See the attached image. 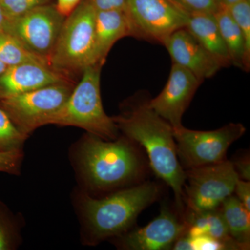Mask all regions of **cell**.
I'll list each match as a JSON object with an SVG mask.
<instances>
[{"mask_svg": "<svg viewBox=\"0 0 250 250\" xmlns=\"http://www.w3.org/2000/svg\"><path fill=\"white\" fill-rule=\"evenodd\" d=\"M7 65H5L4 62L0 61V76H1V75H2L3 73H4L5 70H6V69H7Z\"/></svg>", "mask_w": 250, "mask_h": 250, "instance_id": "34", "label": "cell"}, {"mask_svg": "<svg viewBox=\"0 0 250 250\" xmlns=\"http://www.w3.org/2000/svg\"><path fill=\"white\" fill-rule=\"evenodd\" d=\"M185 27L218 62L220 67H228L231 65L214 14H189Z\"/></svg>", "mask_w": 250, "mask_h": 250, "instance_id": "16", "label": "cell"}, {"mask_svg": "<svg viewBox=\"0 0 250 250\" xmlns=\"http://www.w3.org/2000/svg\"><path fill=\"white\" fill-rule=\"evenodd\" d=\"M184 202L195 212L217 209L233 194L238 177L232 161L225 159L212 165L186 170Z\"/></svg>", "mask_w": 250, "mask_h": 250, "instance_id": "8", "label": "cell"}, {"mask_svg": "<svg viewBox=\"0 0 250 250\" xmlns=\"http://www.w3.org/2000/svg\"><path fill=\"white\" fill-rule=\"evenodd\" d=\"M102 67L92 65L83 70L80 83L47 125L76 126L107 141L119 136L113 117L108 116L104 109L100 93Z\"/></svg>", "mask_w": 250, "mask_h": 250, "instance_id": "4", "label": "cell"}, {"mask_svg": "<svg viewBox=\"0 0 250 250\" xmlns=\"http://www.w3.org/2000/svg\"><path fill=\"white\" fill-rule=\"evenodd\" d=\"M126 12L131 36L161 44L186 27L189 15L171 0H127Z\"/></svg>", "mask_w": 250, "mask_h": 250, "instance_id": "9", "label": "cell"}, {"mask_svg": "<svg viewBox=\"0 0 250 250\" xmlns=\"http://www.w3.org/2000/svg\"><path fill=\"white\" fill-rule=\"evenodd\" d=\"M248 1H250V0H248Z\"/></svg>", "mask_w": 250, "mask_h": 250, "instance_id": "35", "label": "cell"}, {"mask_svg": "<svg viewBox=\"0 0 250 250\" xmlns=\"http://www.w3.org/2000/svg\"><path fill=\"white\" fill-rule=\"evenodd\" d=\"M23 160L24 152H0V172L20 175Z\"/></svg>", "mask_w": 250, "mask_h": 250, "instance_id": "26", "label": "cell"}, {"mask_svg": "<svg viewBox=\"0 0 250 250\" xmlns=\"http://www.w3.org/2000/svg\"><path fill=\"white\" fill-rule=\"evenodd\" d=\"M219 208L230 236L250 249V211L233 194L225 199Z\"/></svg>", "mask_w": 250, "mask_h": 250, "instance_id": "19", "label": "cell"}, {"mask_svg": "<svg viewBox=\"0 0 250 250\" xmlns=\"http://www.w3.org/2000/svg\"><path fill=\"white\" fill-rule=\"evenodd\" d=\"M190 239H191L192 250H229L228 247L223 242L207 234L190 238Z\"/></svg>", "mask_w": 250, "mask_h": 250, "instance_id": "27", "label": "cell"}, {"mask_svg": "<svg viewBox=\"0 0 250 250\" xmlns=\"http://www.w3.org/2000/svg\"><path fill=\"white\" fill-rule=\"evenodd\" d=\"M21 231L18 218L0 202V250L17 249L22 242Z\"/></svg>", "mask_w": 250, "mask_h": 250, "instance_id": "22", "label": "cell"}, {"mask_svg": "<svg viewBox=\"0 0 250 250\" xmlns=\"http://www.w3.org/2000/svg\"><path fill=\"white\" fill-rule=\"evenodd\" d=\"M95 35V64L103 67L117 41L126 36H131V26L126 11H96Z\"/></svg>", "mask_w": 250, "mask_h": 250, "instance_id": "15", "label": "cell"}, {"mask_svg": "<svg viewBox=\"0 0 250 250\" xmlns=\"http://www.w3.org/2000/svg\"><path fill=\"white\" fill-rule=\"evenodd\" d=\"M233 167L239 179L250 181V161L249 154L237 158L232 161Z\"/></svg>", "mask_w": 250, "mask_h": 250, "instance_id": "30", "label": "cell"}, {"mask_svg": "<svg viewBox=\"0 0 250 250\" xmlns=\"http://www.w3.org/2000/svg\"><path fill=\"white\" fill-rule=\"evenodd\" d=\"M187 229L183 215L164 205L160 214L146 226L130 229L110 241L120 250H172L175 241L187 232Z\"/></svg>", "mask_w": 250, "mask_h": 250, "instance_id": "11", "label": "cell"}, {"mask_svg": "<svg viewBox=\"0 0 250 250\" xmlns=\"http://www.w3.org/2000/svg\"><path fill=\"white\" fill-rule=\"evenodd\" d=\"M65 19L55 4H46L6 20L4 31L14 36L28 50L49 62Z\"/></svg>", "mask_w": 250, "mask_h": 250, "instance_id": "10", "label": "cell"}, {"mask_svg": "<svg viewBox=\"0 0 250 250\" xmlns=\"http://www.w3.org/2000/svg\"><path fill=\"white\" fill-rule=\"evenodd\" d=\"M226 9L241 29L247 47L250 51V1L240 0Z\"/></svg>", "mask_w": 250, "mask_h": 250, "instance_id": "23", "label": "cell"}, {"mask_svg": "<svg viewBox=\"0 0 250 250\" xmlns=\"http://www.w3.org/2000/svg\"><path fill=\"white\" fill-rule=\"evenodd\" d=\"M149 99L143 94L133 97L113 119L119 131L147 154L149 167L172 188L176 209L184 216L186 172L177 156L173 128L150 107Z\"/></svg>", "mask_w": 250, "mask_h": 250, "instance_id": "2", "label": "cell"}, {"mask_svg": "<svg viewBox=\"0 0 250 250\" xmlns=\"http://www.w3.org/2000/svg\"><path fill=\"white\" fill-rule=\"evenodd\" d=\"M187 14L209 13L215 14L218 9L216 0H171Z\"/></svg>", "mask_w": 250, "mask_h": 250, "instance_id": "25", "label": "cell"}, {"mask_svg": "<svg viewBox=\"0 0 250 250\" xmlns=\"http://www.w3.org/2000/svg\"><path fill=\"white\" fill-rule=\"evenodd\" d=\"M214 15L228 49L231 65L245 71H249L250 51L247 47L241 29L226 8H218Z\"/></svg>", "mask_w": 250, "mask_h": 250, "instance_id": "18", "label": "cell"}, {"mask_svg": "<svg viewBox=\"0 0 250 250\" xmlns=\"http://www.w3.org/2000/svg\"><path fill=\"white\" fill-rule=\"evenodd\" d=\"M64 82L70 79L48 65L27 62L8 67L0 76V100Z\"/></svg>", "mask_w": 250, "mask_h": 250, "instance_id": "14", "label": "cell"}, {"mask_svg": "<svg viewBox=\"0 0 250 250\" xmlns=\"http://www.w3.org/2000/svg\"><path fill=\"white\" fill-rule=\"evenodd\" d=\"M0 61L8 67L27 62L49 66L46 59L28 50L14 36L4 31L0 32Z\"/></svg>", "mask_w": 250, "mask_h": 250, "instance_id": "20", "label": "cell"}, {"mask_svg": "<svg viewBox=\"0 0 250 250\" xmlns=\"http://www.w3.org/2000/svg\"><path fill=\"white\" fill-rule=\"evenodd\" d=\"M203 81L184 67L172 63L168 80L156 98L149 99V104L173 129L182 125V117Z\"/></svg>", "mask_w": 250, "mask_h": 250, "instance_id": "12", "label": "cell"}, {"mask_svg": "<svg viewBox=\"0 0 250 250\" xmlns=\"http://www.w3.org/2000/svg\"><path fill=\"white\" fill-rule=\"evenodd\" d=\"M239 1L240 0H216V2L218 8H228Z\"/></svg>", "mask_w": 250, "mask_h": 250, "instance_id": "32", "label": "cell"}, {"mask_svg": "<svg viewBox=\"0 0 250 250\" xmlns=\"http://www.w3.org/2000/svg\"><path fill=\"white\" fill-rule=\"evenodd\" d=\"M184 219L188 224L187 233L190 238L207 234L223 242L229 250H249L230 236L219 208L204 212L188 209L184 213Z\"/></svg>", "mask_w": 250, "mask_h": 250, "instance_id": "17", "label": "cell"}, {"mask_svg": "<svg viewBox=\"0 0 250 250\" xmlns=\"http://www.w3.org/2000/svg\"><path fill=\"white\" fill-rule=\"evenodd\" d=\"M143 152L123 134L107 141L85 133L70 149L79 188L95 197L141 183L149 166Z\"/></svg>", "mask_w": 250, "mask_h": 250, "instance_id": "1", "label": "cell"}, {"mask_svg": "<svg viewBox=\"0 0 250 250\" xmlns=\"http://www.w3.org/2000/svg\"><path fill=\"white\" fill-rule=\"evenodd\" d=\"M83 0H57L55 6L59 14L66 18Z\"/></svg>", "mask_w": 250, "mask_h": 250, "instance_id": "31", "label": "cell"}, {"mask_svg": "<svg viewBox=\"0 0 250 250\" xmlns=\"http://www.w3.org/2000/svg\"><path fill=\"white\" fill-rule=\"evenodd\" d=\"M73 87L70 82L55 83L0 100V107L23 134L30 135L48 121L67 101Z\"/></svg>", "mask_w": 250, "mask_h": 250, "instance_id": "7", "label": "cell"}, {"mask_svg": "<svg viewBox=\"0 0 250 250\" xmlns=\"http://www.w3.org/2000/svg\"><path fill=\"white\" fill-rule=\"evenodd\" d=\"M94 8L97 11L125 10L127 6V0H91Z\"/></svg>", "mask_w": 250, "mask_h": 250, "instance_id": "29", "label": "cell"}, {"mask_svg": "<svg viewBox=\"0 0 250 250\" xmlns=\"http://www.w3.org/2000/svg\"><path fill=\"white\" fill-rule=\"evenodd\" d=\"M95 16L96 10L91 0H83L65 18L49 58L52 70L69 78L95 65Z\"/></svg>", "mask_w": 250, "mask_h": 250, "instance_id": "5", "label": "cell"}, {"mask_svg": "<svg viewBox=\"0 0 250 250\" xmlns=\"http://www.w3.org/2000/svg\"><path fill=\"white\" fill-rule=\"evenodd\" d=\"M163 45L174 63L189 70L203 82L214 76L222 68L186 27L172 33Z\"/></svg>", "mask_w": 250, "mask_h": 250, "instance_id": "13", "label": "cell"}, {"mask_svg": "<svg viewBox=\"0 0 250 250\" xmlns=\"http://www.w3.org/2000/svg\"><path fill=\"white\" fill-rule=\"evenodd\" d=\"M173 131L177 156L186 170L225 160L229 148L246 129L241 123H229L212 131H197L184 126Z\"/></svg>", "mask_w": 250, "mask_h": 250, "instance_id": "6", "label": "cell"}, {"mask_svg": "<svg viewBox=\"0 0 250 250\" xmlns=\"http://www.w3.org/2000/svg\"><path fill=\"white\" fill-rule=\"evenodd\" d=\"M29 136L23 134L0 107V152H24Z\"/></svg>", "mask_w": 250, "mask_h": 250, "instance_id": "21", "label": "cell"}, {"mask_svg": "<svg viewBox=\"0 0 250 250\" xmlns=\"http://www.w3.org/2000/svg\"><path fill=\"white\" fill-rule=\"evenodd\" d=\"M6 17H5L4 11L1 7V3H0V32L4 31L5 22H6Z\"/></svg>", "mask_w": 250, "mask_h": 250, "instance_id": "33", "label": "cell"}, {"mask_svg": "<svg viewBox=\"0 0 250 250\" xmlns=\"http://www.w3.org/2000/svg\"><path fill=\"white\" fill-rule=\"evenodd\" d=\"M52 0H0L6 20L12 19L31 10L52 4Z\"/></svg>", "mask_w": 250, "mask_h": 250, "instance_id": "24", "label": "cell"}, {"mask_svg": "<svg viewBox=\"0 0 250 250\" xmlns=\"http://www.w3.org/2000/svg\"><path fill=\"white\" fill-rule=\"evenodd\" d=\"M233 193L245 207L250 211V181L238 179Z\"/></svg>", "mask_w": 250, "mask_h": 250, "instance_id": "28", "label": "cell"}, {"mask_svg": "<svg viewBox=\"0 0 250 250\" xmlns=\"http://www.w3.org/2000/svg\"><path fill=\"white\" fill-rule=\"evenodd\" d=\"M156 182L146 181L99 198L77 188L73 203L81 225L82 243L95 246L133 228L140 213L161 195Z\"/></svg>", "mask_w": 250, "mask_h": 250, "instance_id": "3", "label": "cell"}]
</instances>
